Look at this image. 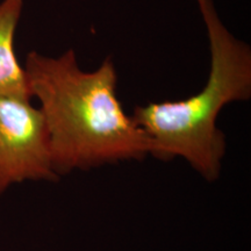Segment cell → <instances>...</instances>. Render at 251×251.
I'll list each match as a JSON object with an SVG mask.
<instances>
[{
    "label": "cell",
    "mask_w": 251,
    "mask_h": 251,
    "mask_svg": "<svg viewBox=\"0 0 251 251\" xmlns=\"http://www.w3.org/2000/svg\"><path fill=\"white\" fill-rule=\"evenodd\" d=\"M24 68L31 99L40 102L59 177L150 156L149 137L118 98L111 57L85 71L74 49L57 57L30 51Z\"/></svg>",
    "instance_id": "6da1fadb"
},
{
    "label": "cell",
    "mask_w": 251,
    "mask_h": 251,
    "mask_svg": "<svg viewBox=\"0 0 251 251\" xmlns=\"http://www.w3.org/2000/svg\"><path fill=\"white\" fill-rule=\"evenodd\" d=\"M205 25L211 68L199 92L181 100L148 102L133 118L150 141V156L185 159L203 179H219L227 140L218 119L226 106L251 97V48L228 29L214 0H194Z\"/></svg>",
    "instance_id": "7a4b0ae2"
},
{
    "label": "cell",
    "mask_w": 251,
    "mask_h": 251,
    "mask_svg": "<svg viewBox=\"0 0 251 251\" xmlns=\"http://www.w3.org/2000/svg\"><path fill=\"white\" fill-rule=\"evenodd\" d=\"M48 129L30 98L0 97V197L24 181H56Z\"/></svg>",
    "instance_id": "3957f363"
},
{
    "label": "cell",
    "mask_w": 251,
    "mask_h": 251,
    "mask_svg": "<svg viewBox=\"0 0 251 251\" xmlns=\"http://www.w3.org/2000/svg\"><path fill=\"white\" fill-rule=\"evenodd\" d=\"M24 9V0L0 2V97L30 98L25 68L14 49L15 31Z\"/></svg>",
    "instance_id": "277c9868"
}]
</instances>
